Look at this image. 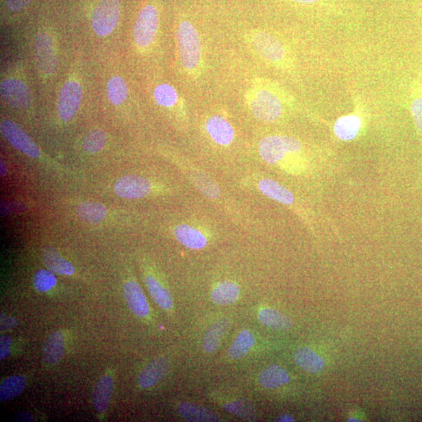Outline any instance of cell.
Wrapping results in <instances>:
<instances>
[{"mask_svg": "<svg viewBox=\"0 0 422 422\" xmlns=\"http://www.w3.org/2000/svg\"><path fill=\"white\" fill-rule=\"evenodd\" d=\"M77 214L82 221L86 223L98 224L107 215V209L101 203L83 202L77 205Z\"/></svg>", "mask_w": 422, "mask_h": 422, "instance_id": "obj_30", "label": "cell"}, {"mask_svg": "<svg viewBox=\"0 0 422 422\" xmlns=\"http://www.w3.org/2000/svg\"><path fill=\"white\" fill-rule=\"evenodd\" d=\"M240 296V288L236 282L224 281L219 283L210 294L211 301L221 306L235 303Z\"/></svg>", "mask_w": 422, "mask_h": 422, "instance_id": "obj_18", "label": "cell"}, {"mask_svg": "<svg viewBox=\"0 0 422 422\" xmlns=\"http://www.w3.org/2000/svg\"><path fill=\"white\" fill-rule=\"evenodd\" d=\"M290 99L280 87L269 82L253 87L247 95L249 110L255 118L264 122L279 120Z\"/></svg>", "mask_w": 422, "mask_h": 422, "instance_id": "obj_1", "label": "cell"}, {"mask_svg": "<svg viewBox=\"0 0 422 422\" xmlns=\"http://www.w3.org/2000/svg\"><path fill=\"white\" fill-rule=\"evenodd\" d=\"M0 91L3 101L14 108L25 109L32 103L29 88L20 80H3L0 86Z\"/></svg>", "mask_w": 422, "mask_h": 422, "instance_id": "obj_11", "label": "cell"}, {"mask_svg": "<svg viewBox=\"0 0 422 422\" xmlns=\"http://www.w3.org/2000/svg\"><path fill=\"white\" fill-rule=\"evenodd\" d=\"M114 390L112 377L106 375L99 380L92 391L93 407L98 412H104L108 409Z\"/></svg>", "mask_w": 422, "mask_h": 422, "instance_id": "obj_17", "label": "cell"}, {"mask_svg": "<svg viewBox=\"0 0 422 422\" xmlns=\"http://www.w3.org/2000/svg\"><path fill=\"white\" fill-rule=\"evenodd\" d=\"M154 98L159 105L164 108L173 107L177 101L175 88L168 84L160 85L155 88Z\"/></svg>", "mask_w": 422, "mask_h": 422, "instance_id": "obj_35", "label": "cell"}, {"mask_svg": "<svg viewBox=\"0 0 422 422\" xmlns=\"http://www.w3.org/2000/svg\"><path fill=\"white\" fill-rule=\"evenodd\" d=\"M226 412L236 416V417L245 420H255V412L253 408L247 402L236 399L227 402L222 405Z\"/></svg>", "mask_w": 422, "mask_h": 422, "instance_id": "obj_34", "label": "cell"}, {"mask_svg": "<svg viewBox=\"0 0 422 422\" xmlns=\"http://www.w3.org/2000/svg\"><path fill=\"white\" fill-rule=\"evenodd\" d=\"M107 93L111 103H123L127 97V86L124 79L120 76L111 77L108 83Z\"/></svg>", "mask_w": 422, "mask_h": 422, "instance_id": "obj_32", "label": "cell"}, {"mask_svg": "<svg viewBox=\"0 0 422 422\" xmlns=\"http://www.w3.org/2000/svg\"><path fill=\"white\" fill-rule=\"evenodd\" d=\"M119 18V0H101L93 10L92 29L99 36H109L118 25Z\"/></svg>", "mask_w": 422, "mask_h": 422, "instance_id": "obj_5", "label": "cell"}, {"mask_svg": "<svg viewBox=\"0 0 422 422\" xmlns=\"http://www.w3.org/2000/svg\"><path fill=\"white\" fill-rule=\"evenodd\" d=\"M229 321L222 319L210 325L203 336V349L208 353H213L219 349L222 338L229 329Z\"/></svg>", "mask_w": 422, "mask_h": 422, "instance_id": "obj_23", "label": "cell"}, {"mask_svg": "<svg viewBox=\"0 0 422 422\" xmlns=\"http://www.w3.org/2000/svg\"><path fill=\"white\" fill-rule=\"evenodd\" d=\"M205 129L211 140L218 145L229 146L234 140V129L230 122L223 116L219 115L210 116L205 123Z\"/></svg>", "mask_w": 422, "mask_h": 422, "instance_id": "obj_13", "label": "cell"}, {"mask_svg": "<svg viewBox=\"0 0 422 422\" xmlns=\"http://www.w3.org/2000/svg\"><path fill=\"white\" fill-rule=\"evenodd\" d=\"M177 51L183 69L191 74L197 73L201 64V38L188 21H183L177 30Z\"/></svg>", "mask_w": 422, "mask_h": 422, "instance_id": "obj_2", "label": "cell"}, {"mask_svg": "<svg viewBox=\"0 0 422 422\" xmlns=\"http://www.w3.org/2000/svg\"><path fill=\"white\" fill-rule=\"evenodd\" d=\"M14 421H32V416L26 412L19 413L15 415Z\"/></svg>", "mask_w": 422, "mask_h": 422, "instance_id": "obj_40", "label": "cell"}, {"mask_svg": "<svg viewBox=\"0 0 422 422\" xmlns=\"http://www.w3.org/2000/svg\"><path fill=\"white\" fill-rule=\"evenodd\" d=\"M18 325V321L11 316H7L4 314H1V330L5 331L13 329V327Z\"/></svg>", "mask_w": 422, "mask_h": 422, "instance_id": "obj_39", "label": "cell"}, {"mask_svg": "<svg viewBox=\"0 0 422 422\" xmlns=\"http://www.w3.org/2000/svg\"><path fill=\"white\" fill-rule=\"evenodd\" d=\"M34 0H5L8 8L13 11L24 9Z\"/></svg>", "mask_w": 422, "mask_h": 422, "instance_id": "obj_38", "label": "cell"}, {"mask_svg": "<svg viewBox=\"0 0 422 422\" xmlns=\"http://www.w3.org/2000/svg\"><path fill=\"white\" fill-rule=\"evenodd\" d=\"M355 109L353 113L342 116L333 126L336 136L342 141H351L356 138L362 127V101L359 97H355Z\"/></svg>", "mask_w": 422, "mask_h": 422, "instance_id": "obj_10", "label": "cell"}, {"mask_svg": "<svg viewBox=\"0 0 422 422\" xmlns=\"http://www.w3.org/2000/svg\"><path fill=\"white\" fill-rule=\"evenodd\" d=\"M34 49L38 70L43 75H53L57 69L58 58L51 37L45 32L38 34L35 40Z\"/></svg>", "mask_w": 422, "mask_h": 422, "instance_id": "obj_9", "label": "cell"}, {"mask_svg": "<svg viewBox=\"0 0 422 422\" xmlns=\"http://www.w3.org/2000/svg\"><path fill=\"white\" fill-rule=\"evenodd\" d=\"M145 284L155 303L164 310H171L174 307L173 301L168 288H165L156 277L152 275L145 277Z\"/></svg>", "mask_w": 422, "mask_h": 422, "instance_id": "obj_25", "label": "cell"}, {"mask_svg": "<svg viewBox=\"0 0 422 422\" xmlns=\"http://www.w3.org/2000/svg\"><path fill=\"white\" fill-rule=\"evenodd\" d=\"M255 343L252 332L243 330L238 333L227 352V356L232 360L242 359L251 351Z\"/></svg>", "mask_w": 422, "mask_h": 422, "instance_id": "obj_29", "label": "cell"}, {"mask_svg": "<svg viewBox=\"0 0 422 422\" xmlns=\"http://www.w3.org/2000/svg\"><path fill=\"white\" fill-rule=\"evenodd\" d=\"M0 130L11 145L32 158L40 157V151L23 129L15 122L5 120L0 124Z\"/></svg>", "mask_w": 422, "mask_h": 422, "instance_id": "obj_7", "label": "cell"}, {"mask_svg": "<svg viewBox=\"0 0 422 422\" xmlns=\"http://www.w3.org/2000/svg\"><path fill=\"white\" fill-rule=\"evenodd\" d=\"M174 236L182 245L191 249H201L207 246L208 238L197 227L182 224L174 229Z\"/></svg>", "mask_w": 422, "mask_h": 422, "instance_id": "obj_16", "label": "cell"}, {"mask_svg": "<svg viewBox=\"0 0 422 422\" xmlns=\"http://www.w3.org/2000/svg\"><path fill=\"white\" fill-rule=\"evenodd\" d=\"M249 45L266 63L280 69L291 65L290 55L284 44L275 36L266 32H255L249 36Z\"/></svg>", "mask_w": 422, "mask_h": 422, "instance_id": "obj_3", "label": "cell"}, {"mask_svg": "<svg viewBox=\"0 0 422 422\" xmlns=\"http://www.w3.org/2000/svg\"><path fill=\"white\" fill-rule=\"evenodd\" d=\"M410 110L416 129L422 138V71H419L410 86Z\"/></svg>", "mask_w": 422, "mask_h": 422, "instance_id": "obj_19", "label": "cell"}, {"mask_svg": "<svg viewBox=\"0 0 422 422\" xmlns=\"http://www.w3.org/2000/svg\"><path fill=\"white\" fill-rule=\"evenodd\" d=\"M126 302L132 312L140 318H147L149 307L147 298L136 282H127L123 288Z\"/></svg>", "mask_w": 422, "mask_h": 422, "instance_id": "obj_15", "label": "cell"}, {"mask_svg": "<svg viewBox=\"0 0 422 422\" xmlns=\"http://www.w3.org/2000/svg\"><path fill=\"white\" fill-rule=\"evenodd\" d=\"M302 144L297 138L281 135L266 136L260 140L258 152L269 164H276L286 158L297 156L302 151Z\"/></svg>", "mask_w": 422, "mask_h": 422, "instance_id": "obj_4", "label": "cell"}, {"mask_svg": "<svg viewBox=\"0 0 422 422\" xmlns=\"http://www.w3.org/2000/svg\"><path fill=\"white\" fill-rule=\"evenodd\" d=\"M177 409L181 417L188 421L213 422L220 419L219 416L212 410L190 403H180Z\"/></svg>", "mask_w": 422, "mask_h": 422, "instance_id": "obj_21", "label": "cell"}, {"mask_svg": "<svg viewBox=\"0 0 422 422\" xmlns=\"http://www.w3.org/2000/svg\"><path fill=\"white\" fill-rule=\"evenodd\" d=\"M169 369L168 359L159 357L151 360L140 372L138 377V386L148 388L156 385L166 375Z\"/></svg>", "mask_w": 422, "mask_h": 422, "instance_id": "obj_14", "label": "cell"}, {"mask_svg": "<svg viewBox=\"0 0 422 422\" xmlns=\"http://www.w3.org/2000/svg\"><path fill=\"white\" fill-rule=\"evenodd\" d=\"M258 319L260 323L277 331H286L292 327V322L287 316L279 310L270 308H262L259 310Z\"/></svg>", "mask_w": 422, "mask_h": 422, "instance_id": "obj_28", "label": "cell"}, {"mask_svg": "<svg viewBox=\"0 0 422 422\" xmlns=\"http://www.w3.org/2000/svg\"><path fill=\"white\" fill-rule=\"evenodd\" d=\"M288 1L302 5H313L320 3L322 0H288Z\"/></svg>", "mask_w": 422, "mask_h": 422, "instance_id": "obj_41", "label": "cell"}, {"mask_svg": "<svg viewBox=\"0 0 422 422\" xmlns=\"http://www.w3.org/2000/svg\"><path fill=\"white\" fill-rule=\"evenodd\" d=\"M159 26V16L156 8L145 5L138 15L134 27V40L140 48L151 45L156 37Z\"/></svg>", "mask_w": 422, "mask_h": 422, "instance_id": "obj_6", "label": "cell"}, {"mask_svg": "<svg viewBox=\"0 0 422 422\" xmlns=\"http://www.w3.org/2000/svg\"><path fill=\"white\" fill-rule=\"evenodd\" d=\"M64 353V338L62 332L55 331L48 336L42 349V358L47 364L60 362Z\"/></svg>", "mask_w": 422, "mask_h": 422, "instance_id": "obj_20", "label": "cell"}, {"mask_svg": "<svg viewBox=\"0 0 422 422\" xmlns=\"http://www.w3.org/2000/svg\"><path fill=\"white\" fill-rule=\"evenodd\" d=\"M42 260L44 264L49 270L55 272V273L62 275H71L74 274V266L70 262L61 258L53 247H46L43 249Z\"/></svg>", "mask_w": 422, "mask_h": 422, "instance_id": "obj_27", "label": "cell"}, {"mask_svg": "<svg viewBox=\"0 0 422 422\" xmlns=\"http://www.w3.org/2000/svg\"><path fill=\"white\" fill-rule=\"evenodd\" d=\"M277 421H294L293 418L290 414H283L280 416L279 419L276 420Z\"/></svg>", "mask_w": 422, "mask_h": 422, "instance_id": "obj_42", "label": "cell"}, {"mask_svg": "<svg viewBox=\"0 0 422 422\" xmlns=\"http://www.w3.org/2000/svg\"><path fill=\"white\" fill-rule=\"evenodd\" d=\"M151 183L138 175H126L115 183L116 195L124 199H136L145 197L151 190Z\"/></svg>", "mask_w": 422, "mask_h": 422, "instance_id": "obj_12", "label": "cell"}, {"mask_svg": "<svg viewBox=\"0 0 422 422\" xmlns=\"http://www.w3.org/2000/svg\"><path fill=\"white\" fill-rule=\"evenodd\" d=\"M107 140V135L103 131L95 129L88 133L83 140L82 147L88 153H96L102 151Z\"/></svg>", "mask_w": 422, "mask_h": 422, "instance_id": "obj_33", "label": "cell"}, {"mask_svg": "<svg viewBox=\"0 0 422 422\" xmlns=\"http://www.w3.org/2000/svg\"><path fill=\"white\" fill-rule=\"evenodd\" d=\"M11 338L8 336H2L0 338V360H3L8 358L10 352Z\"/></svg>", "mask_w": 422, "mask_h": 422, "instance_id": "obj_37", "label": "cell"}, {"mask_svg": "<svg viewBox=\"0 0 422 422\" xmlns=\"http://www.w3.org/2000/svg\"><path fill=\"white\" fill-rule=\"evenodd\" d=\"M295 363L309 373H319L325 367V362L313 349L302 347L297 349L294 354Z\"/></svg>", "mask_w": 422, "mask_h": 422, "instance_id": "obj_24", "label": "cell"}, {"mask_svg": "<svg viewBox=\"0 0 422 422\" xmlns=\"http://www.w3.org/2000/svg\"><path fill=\"white\" fill-rule=\"evenodd\" d=\"M258 187L260 193L273 201L284 205L294 203V197L290 191L275 180L262 179L258 182Z\"/></svg>", "mask_w": 422, "mask_h": 422, "instance_id": "obj_22", "label": "cell"}, {"mask_svg": "<svg viewBox=\"0 0 422 422\" xmlns=\"http://www.w3.org/2000/svg\"><path fill=\"white\" fill-rule=\"evenodd\" d=\"M82 90L79 82L69 81L61 88L58 99V114L61 120L69 121L79 110Z\"/></svg>", "mask_w": 422, "mask_h": 422, "instance_id": "obj_8", "label": "cell"}, {"mask_svg": "<svg viewBox=\"0 0 422 422\" xmlns=\"http://www.w3.org/2000/svg\"><path fill=\"white\" fill-rule=\"evenodd\" d=\"M5 165L3 163V161H1V175H2L5 174Z\"/></svg>", "mask_w": 422, "mask_h": 422, "instance_id": "obj_43", "label": "cell"}, {"mask_svg": "<svg viewBox=\"0 0 422 422\" xmlns=\"http://www.w3.org/2000/svg\"><path fill=\"white\" fill-rule=\"evenodd\" d=\"M57 280L53 272L42 269L36 272L34 276V286L38 291L47 292L55 285Z\"/></svg>", "mask_w": 422, "mask_h": 422, "instance_id": "obj_36", "label": "cell"}, {"mask_svg": "<svg viewBox=\"0 0 422 422\" xmlns=\"http://www.w3.org/2000/svg\"><path fill=\"white\" fill-rule=\"evenodd\" d=\"M260 386L266 388H276L284 386L290 381L287 371L277 364L265 368L258 377Z\"/></svg>", "mask_w": 422, "mask_h": 422, "instance_id": "obj_26", "label": "cell"}, {"mask_svg": "<svg viewBox=\"0 0 422 422\" xmlns=\"http://www.w3.org/2000/svg\"><path fill=\"white\" fill-rule=\"evenodd\" d=\"M27 381L24 376L13 375L4 380L0 386V401L7 402L18 397L25 390Z\"/></svg>", "mask_w": 422, "mask_h": 422, "instance_id": "obj_31", "label": "cell"}]
</instances>
